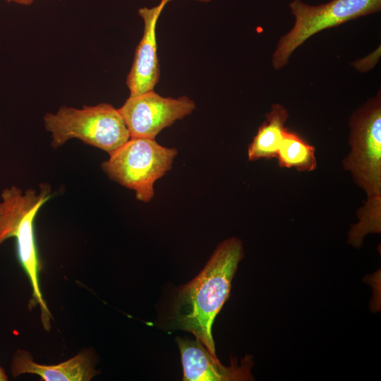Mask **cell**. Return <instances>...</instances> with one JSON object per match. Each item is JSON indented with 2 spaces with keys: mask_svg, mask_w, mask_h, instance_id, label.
<instances>
[{
  "mask_svg": "<svg viewBox=\"0 0 381 381\" xmlns=\"http://www.w3.org/2000/svg\"><path fill=\"white\" fill-rule=\"evenodd\" d=\"M185 381L250 380L253 377L251 357L247 356L240 365L232 361L231 366L223 365L198 339L176 337Z\"/></svg>",
  "mask_w": 381,
  "mask_h": 381,
  "instance_id": "cell-7",
  "label": "cell"
},
{
  "mask_svg": "<svg viewBox=\"0 0 381 381\" xmlns=\"http://www.w3.org/2000/svg\"><path fill=\"white\" fill-rule=\"evenodd\" d=\"M48 183L40 185V190L29 188L23 191L11 186L3 190L0 200V245L11 238V234L20 221L28 213L40 210L52 196Z\"/></svg>",
  "mask_w": 381,
  "mask_h": 381,
  "instance_id": "cell-11",
  "label": "cell"
},
{
  "mask_svg": "<svg viewBox=\"0 0 381 381\" xmlns=\"http://www.w3.org/2000/svg\"><path fill=\"white\" fill-rule=\"evenodd\" d=\"M286 109L274 104L266 115V121L258 131L248 148L249 161L271 159L277 157L279 147L286 128L284 123L288 119Z\"/></svg>",
  "mask_w": 381,
  "mask_h": 381,
  "instance_id": "cell-12",
  "label": "cell"
},
{
  "mask_svg": "<svg viewBox=\"0 0 381 381\" xmlns=\"http://www.w3.org/2000/svg\"><path fill=\"white\" fill-rule=\"evenodd\" d=\"M8 3H16L20 5H30L35 0H5Z\"/></svg>",
  "mask_w": 381,
  "mask_h": 381,
  "instance_id": "cell-14",
  "label": "cell"
},
{
  "mask_svg": "<svg viewBox=\"0 0 381 381\" xmlns=\"http://www.w3.org/2000/svg\"><path fill=\"white\" fill-rule=\"evenodd\" d=\"M11 373L13 377L23 374H35L44 381H89L98 374L95 370V356L91 350H83L70 359L54 365L36 363L30 352L23 349L15 351Z\"/></svg>",
  "mask_w": 381,
  "mask_h": 381,
  "instance_id": "cell-9",
  "label": "cell"
},
{
  "mask_svg": "<svg viewBox=\"0 0 381 381\" xmlns=\"http://www.w3.org/2000/svg\"><path fill=\"white\" fill-rule=\"evenodd\" d=\"M351 152L344 160L355 181L366 192L368 200L358 212L360 226L380 228L381 210V107L378 99L363 107L351 122Z\"/></svg>",
  "mask_w": 381,
  "mask_h": 381,
  "instance_id": "cell-2",
  "label": "cell"
},
{
  "mask_svg": "<svg viewBox=\"0 0 381 381\" xmlns=\"http://www.w3.org/2000/svg\"><path fill=\"white\" fill-rule=\"evenodd\" d=\"M43 121L54 148L76 138L110 155L131 138L119 109L107 103L81 109L62 106L47 113Z\"/></svg>",
  "mask_w": 381,
  "mask_h": 381,
  "instance_id": "cell-3",
  "label": "cell"
},
{
  "mask_svg": "<svg viewBox=\"0 0 381 381\" xmlns=\"http://www.w3.org/2000/svg\"><path fill=\"white\" fill-rule=\"evenodd\" d=\"M195 1L207 3V2H210L212 0H195Z\"/></svg>",
  "mask_w": 381,
  "mask_h": 381,
  "instance_id": "cell-16",
  "label": "cell"
},
{
  "mask_svg": "<svg viewBox=\"0 0 381 381\" xmlns=\"http://www.w3.org/2000/svg\"><path fill=\"white\" fill-rule=\"evenodd\" d=\"M178 155L174 147L153 139L130 138L101 164L112 181L135 192V198L149 202L155 196L154 184L171 168Z\"/></svg>",
  "mask_w": 381,
  "mask_h": 381,
  "instance_id": "cell-4",
  "label": "cell"
},
{
  "mask_svg": "<svg viewBox=\"0 0 381 381\" xmlns=\"http://www.w3.org/2000/svg\"><path fill=\"white\" fill-rule=\"evenodd\" d=\"M172 0H161L152 8L143 7L138 13L144 22L143 37L139 42L133 61L126 79L130 96L153 90L160 76L157 56L156 26L158 18L167 3Z\"/></svg>",
  "mask_w": 381,
  "mask_h": 381,
  "instance_id": "cell-8",
  "label": "cell"
},
{
  "mask_svg": "<svg viewBox=\"0 0 381 381\" xmlns=\"http://www.w3.org/2000/svg\"><path fill=\"white\" fill-rule=\"evenodd\" d=\"M315 147L296 133L285 131L277 157L279 167L310 171L317 167Z\"/></svg>",
  "mask_w": 381,
  "mask_h": 381,
  "instance_id": "cell-13",
  "label": "cell"
},
{
  "mask_svg": "<svg viewBox=\"0 0 381 381\" xmlns=\"http://www.w3.org/2000/svg\"><path fill=\"white\" fill-rule=\"evenodd\" d=\"M8 380L5 370L0 365V381H7Z\"/></svg>",
  "mask_w": 381,
  "mask_h": 381,
  "instance_id": "cell-15",
  "label": "cell"
},
{
  "mask_svg": "<svg viewBox=\"0 0 381 381\" xmlns=\"http://www.w3.org/2000/svg\"><path fill=\"white\" fill-rule=\"evenodd\" d=\"M289 6L295 17V23L293 28L281 37L273 54L272 64L276 69L284 66L296 49L312 35L379 11L381 0H332L320 6H310L301 0H294Z\"/></svg>",
  "mask_w": 381,
  "mask_h": 381,
  "instance_id": "cell-5",
  "label": "cell"
},
{
  "mask_svg": "<svg viewBox=\"0 0 381 381\" xmlns=\"http://www.w3.org/2000/svg\"><path fill=\"white\" fill-rule=\"evenodd\" d=\"M39 210L25 215L16 226L11 237L16 239L17 255L19 262L28 276L32 290L30 308L38 305L41 311V321L46 330L51 328L52 315L42 297L39 284L40 265L35 237L34 221Z\"/></svg>",
  "mask_w": 381,
  "mask_h": 381,
  "instance_id": "cell-10",
  "label": "cell"
},
{
  "mask_svg": "<svg viewBox=\"0 0 381 381\" xmlns=\"http://www.w3.org/2000/svg\"><path fill=\"white\" fill-rule=\"evenodd\" d=\"M195 102L187 96L165 97L154 90L130 96L119 109L131 138L155 140L165 128L190 115Z\"/></svg>",
  "mask_w": 381,
  "mask_h": 381,
  "instance_id": "cell-6",
  "label": "cell"
},
{
  "mask_svg": "<svg viewBox=\"0 0 381 381\" xmlns=\"http://www.w3.org/2000/svg\"><path fill=\"white\" fill-rule=\"evenodd\" d=\"M243 258L240 239L231 237L222 241L200 274L181 287L174 301V328L192 333L214 356L212 325L229 296L231 281Z\"/></svg>",
  "mask_w": 381,
  "mask_h": 381,
  "instance_id": "cell-1",
  "label": "cell"
}]
</instances>
